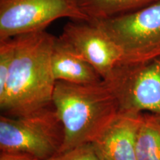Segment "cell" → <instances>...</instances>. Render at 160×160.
<instances>
[{"instance_id": "obj_5", "label": "cell", "mask_w": 160, "mask_h": 160, "mask_svg": "<svg viewBox=\"0 0 160 160\" xmlns=\"http://www.w3.org/2000/svg\"><path fill=\"white\" fill-rule=\"evenodd\" d=\"M105 82L117 100L119 113L160 116V56L119 64Z\"/></svg>"}, {"instance_id": "obj_8", "label": "cell", "mask_w": 160, "mask_h": 160, "mask_svg": "<svg viewBox=\"0 0 160 160\" xmlns=\"http://www.w3.org/2000/svg\"><path fill=\"white\" fill-rule=\"evenodd\" d=\"M141 114L119 113L91 145L100 160H137L136 138Z\"/></svg>"}, {"instance_id": "obj_4", "label": "cell", "mask_w": 160, "mask_h": 160, "mask_svg": "<svg viewBox=\"0 0 160 160\" xmlns=\"http://www.w3.org/2000/svg\"><path fill=\"white\" fill-rule=\"evenodd\" d=\"M118 46L122 63L145 61L160 56V1L133 13L92 22Z\"/></svg>"}, {"instance_id": "obj_10", "label": "cell", "mask_w": 160, "mask_h": 160, "mask_svg": "<svg viewBox=\"0 0 160 160\" xmlns=\"http://www.w3.org/2000/svg\"><path fill=\"white\" fill-rule=\"evenodd\" d=\"M90 22L102 21L133 13L160 0H75Z\"/></svg>"}, {"instance_id": "obj_11", "label": "cell", "mask_w": 160, "mask_h": 160, "mask_svg": "<svg viewBox=\"0 0 160 160\" xmlns=\"http://www.w3.org/2000/svg\"><path fill=\"white\" fill-rule=\"evenodd\" d=\"M137 160H160V116L141 114L136 138Z\"/></svg>"}, {"instance_id": "obj_14", "label": "cell", "mask_w": 160, "mask_h": 160, "mask_svg": "<svg viewBox=\"0 0 160 160\" xmlns=\"http://www.w3.org/2000/svg\"><path fill=\"white\" fill-rule=\"evenodd\" d=\"M0 160H39L31 155L18 152H1Z\"/></svg>"}, {"instance_id": "obj_9", "label": "cell", "mask_w": 160, "mask_h": 160, "mask_svg": "<svg viewBox=\"0 0 160 160\" xmlns=\"http://www.w3.org/2000/svg\"><path fill=\"white\" fill-rule=\"evenodd\" d=\"M51 65L56 81L93 85L104 80L93 66L70 51L57 37L52 51Z\"/></svg>"}, {"instance_id": "obj_13", "label": "cell", "mask_w": 160, "mask_h": 160, "mask_svg": "<svg viewBox=\"0 0 160 160\" xmlns=\"http://www.w3.org/2000/svg\"><path fill=\"white\" fill-rule=\"evenodd\" d=\"M47 160H100L91 144L59 153Z\"/></svg>"}, {"instance_id": "obj_1", "label": "cell", "mask_w": 160, "mask_h": 160, "mask_svg": "<svg viewBox=\"0 0 160 160\" xmlns=\"http://www.w3.org/2000/svg\"><path fill=\"white\" fill-rule=\"evenodd\" d=\"M15 55L5 91L2 114L19 117L51 105L56 81L51 55L56 37L46 31L13 37Z\"/></svg>"}, {"instance_id": "obj_6", "label": "cell", "mask_w": 160, "mask_h": 160, "mask_svg": "<svg viewBox=\"0 0 160 160\" xmlns=\"http://www.w3.org/2000/svg\"><path fill=\"white\" fill-rule=\"evenodd\" d=\"M62 18L90 22L75 0H0V40L44 31Z\"/></svg>"}, {"instance_id": "obj_12", "label": "cell", "mask_w": 160, "mask_h": 160, "mask_svg": "<svg viewBox=\"0 0 160 160\" xmlns=\"http://www.w3.org/2000/svg\"><path fill=\"white\" fill-rule=\"evenodd\" d=\"M14 55V38L0 40V94L5 89Z\"/></svg>"}, {"instance_id": "obj_7", "label": "cell", "mask_w": 160, "mask_h": 160, "mask_svg": "<svg viewBox=\"0 0 160 160\" xmlns=\"http://www.w3.org/2000/svg\"><path fill=\"white\" fill-rule=\"evenodd\" d=\"M57 38L70 51L93 66L104 80L122 62L118 46L92 22H70Z\"/></svg>"}, {"instance_id": "obj_2", "label": "cell", "mask_w": 160, "mask_h": 160, "mask_svg": "<svg viewBox=\"0 0 160 160\" xmlns=\"http://www.w3.org/2000/svg\"><path fill=\"white\" fill-rule=\"evenodd\" d=\"M52 103L65 135L59 153L93 142L119 114L117 100L105 80L93 85L57 81Z\"/></svg>"}, {"instance_id": "obj_3", "label": "cell", "mask_w": 160, "mask_h": 160, "mask_svg": "<svg viewBox=\"0 0 160 160\" xmlns=\"http://www.w3.org/2000/svg\"><path fill=\"white\" fill-rule=\"evenodd\" d=\"M63 125L51 105L19 117H0L1 152H18L39 160L59 153L64 142Z\"/></svg>"}]
</instances>
